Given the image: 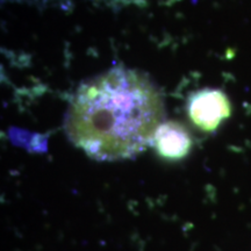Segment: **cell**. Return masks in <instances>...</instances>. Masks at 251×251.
Segmentation results:
<instances>
[{
	"label": "cell",
	"instance_id": "6da1fadb",
	"mask_svg": "<svg viewBox=\"0 0 251 251\" xmlns=\"http://www.w3.org/2000/svg\"><path fill=\"white\" fill-rule=\"evenodd\" d=\"M163 117L162 96L151 81L135 70L115 68L78 89L65 130L91 158L118 161L150 146Z\"/></svg>",
	"mask_w": 251,
	"mask_h": 251
},
{
	"label": "cell",
	"instance_id": "7a4b0ae2",
	"mask_svg": "<svg viewBox=\"0 0 251 251\" xmlns=\"http://www.w3.org/2000/svg\"><path fill=\"white\" fill-rule=\"evenodd\" d=\"M188 117L197 127L213 131L230 117V102L226 93L215 89H203L191 97Z\"/></svg>",
	"mask_w": 251,
	"mask_h": 251
},
{
	"label": "cell",
	"instance_id": "3957f363",
	"mask_svg": "<svg viewBox=\"0 0 251 251\" xmlns=\"http://www.w3.org/2000/svg\"><path fill=\"white\" fill-rule=\"evenodd\" d=\"M153 143L159 155L169 159L183 158L192 146L188 131L178 122H166L159 126Z\"/></svg>",
	"mask_w": 251,
	"mask_h": 251
}]
</instances>
